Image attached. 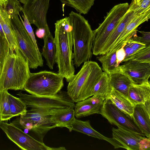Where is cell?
I'll return each instance as SVG.
<instances>
[{
  "label": "cell",
  "instance_id": "cell-1",
  "mask_svg": "<svg viewBox=\"0 0 150 150\" xmlns=\"http://www.w3.org/2000/svg\"><path fill=\"white\" fill-rule=\"evenodd\" d=\"M54 24V41L58 73L69 82L75 74V71L71 28L69 17L57 21Z\"/></svg>",
  "mask_w": 150,
  "mask_h": 150
},
{
  "label": "cell",
  "instance_id": "cell-2",
  "mask_svg": "<svg viewBox=\"0 0 150 150\" xmlns=\"http://www.w3.org/2000/svg\"><path fill=\"white\" fill-rule=\"evenodd\" d=\"M68 17L71 28L74 65L79 67L92 57L93 30L81 14L71 11Z\"/></svg>",
  "mask_w": 150,
  "mask_h": 150
},
{
  "label": "cell",
  "instance_id": "cell-3",
  "mask_svg": "<svg viewBox=\"0 0 150 150\" xmlns=\"http://www.w3.org/2000/svg\"><path fill=\"white\" fill-rule=\"evenodd\" d=\"M30 73L28 61L20 51L9 50L0 74V91L23 90Z\"/></svg>",
  "mask_w": 150,
  "mask_h": 150
},
{
  "label": "cell",
  "instance_id": "cell-4",
  "mask_svg": "<svg viewBox=\"0 0 150 150\" xmlns=\"http://www.w3.org/2000/svg\"><path fill=\"white\" fill-rule=\"evenodd\" d=\"M103 72L96 62L89 60L85 62L80 70L69 82L68 94L76 103L92 96L94 87Z\"/></svg>",
  "mask_w": 150,
  "mask_h": 150
},
{
  "label": "cell",
  "instance_id": "cell-5",
  "mask_svg": "<svg viewBox=\"0 0 150 150\" xmlns=\"http://www.w3.org/2000/svg\"><path fill=\"white\" fill-rule=\"evenodd\" d=\"M66 110L64 108H31L11 123L20 128L32 131L43 142L47 133L57 127L52 120V115Z\"/></svg>",
  "mask_w": 150,
  "mask_h": 150
},
{
  "label": "cell",
  "instance_id": "cell-6",
  "mask_svg": "<svg viewBox=\"0 0 150 150\" xmlns=\"http://www.w3.org/2000/svg\"><path fill=\"white\" fill-rule=\"evenodd\" d=\"M64 78L58 73L46 70L30 73L23 90L35 96H54L63 87Z\"/></svg>",
  "mask_w": 150,
  "mask_h": 150
},
{
  "label": "cell",
  "instance_id": "cell-7",
  "mask_svg": "<svg viewBox=\"0 0 150 150\" xmlns=\"http://www.w3.org/2000/svg\"><path fill=\"white\" fill-rule=\"evenodd\" d=\"M129 6L127 3L115 5L107 13L103 22L93 30V54L99 55L108 37L127 12Z\"/></svg>",
  "mask_w": 150,
  "mask_h": 150
},
{
  "label": "cell",
  "instance_id": "cell-8",
  "mask_svg": "<svg viewBox=\"0 0 150 150\" xmlns=\"http://www.w3.org/2000/svg\"><path fill=\"white\" fill-rule=\"evenodd\" d=\"M11 25L19 50L27 60L30 68L42 67L35 45L18 15L11 18Z\"/></svg>",
  "mask_w": 150,
  "mask_h": 150
},
{
  "label": "cell",
  "instance_id": "cell-9",
  "mask_svg": "<svg viewBox=\"0 0 150 150\" xmlns=\"http://www.w3.org/2000/svg\"><path fill=\"white\" fill-rule=\"evenodd\" d=\"M17 95L27 108H74L75 102L67 92L60 91L50 96H37L24 94L21 91Z\"/></svg>",
  "mask_w": 150,
  "mask_h": 150
},
{
  "label": "cell",
  "instance_id": "cell-10",
  "mask_svg": "<svg viewBox=\"0 0 150 150\" xmlns=\"http://www.w3.org/2000/svg\"><path fill=\"white\" fill-rule=\"evenodd\" d=\"M0 128L8 138L21 149L24 150H63L65 147L54 148L46 145L43 142L35 139L12 123L1 121Z\"/></svg>",
  "mask_w": 150,
  "mask_h": 150
},
{
  "label": "cell",
  "instance_id": "cell-11",
  "mask_svg": "<svg viewBox=\"0 0 150 150\" xmlns=\"http://www.w3.org/2000/svg\"><path fill=\"white\" fill-rule=\"evenodd\" d=\"M100 114L110 123L118 127L145 136L135 124L132 117L117 108L109 98L104 100Z\"/></svg>",
  "mask_w": 150,
  "mask_h": 150
},
{
  "label": "cell",
  "instance_id": "cell-12",
  "mask_svg": "<svg viewBox=\"0 0 150 150\" xmlns=\"http://www.w3.org/2000/svg\"><path fill=\"white\" fill-rule=\"evenodd\" d=\"M50 1L27 0L23 4L22 11L30 24L35 25L38 29L44 30L45 35L51 33L46 19Z\"/></svg>",
  "mask_w": 150,
  "mask_h": 150
},
{
  "label": "cell",
  "instance_id": "cell-13",
  "mask_svg": "<svg viewBox=\"0 0 150 150\" xmlns=\"http://www.w3.org/2000/svg\"><path fill=\"white\" fill-rule=\"evenodd\" d=\"M119 65L118 69L126 75L136 84L149 81L150 63L129 60Z\"/></svg>",
  "mask_w": 150,
  "mask_h": 150
},
{
  "label": "cell",
  "instance_id": "cell-14",
  "mask_svg": "<svg viewBox=\"0 0 150 150\" xmlns=\"http://www.w3.org/2000/svg\"><path fill=\"white\" fill-rule=\"evenodd\" d=\"M150 18V9L145 13L137 15L127 25L124 30L117 38L113 46L107 53L116 52L120 48L129 38L137 36L136 30L137 27Z\"/></svg>",
  "mask_w": 150,
  "mask_h": 150
},
{
  "label": "cell",
  "instance_id": "cell-15",
  "mask_svg": "<svg viewBox=\"0 0 150 150\" xmlns=\"http://www.w3.org/2000/svg\"><path fill=\"white\" fill-rule=\"evenodd\" d=\"M150 100L135 105L131 117L134 122L146 137L150 138Z\"/></svg>",
  "mask_w": 150,
  "mask_h": 150
},
{
  "label": "cell",
  "instance_id": "cell-16",
  "mask_svg": "<svg viewBox=\"0 0 150 150\" xmlns=\"http://www.w3.org/2000/svg\"><path fill=\"white\" fill-rule=\"evenodd\" d=\"M66 127L70 132L72 130L76 131L89 136L106 141L112 145L115 149L124 148L123 145L116 139L106 137L95 130L91 126L89 120L84 121L76 118L72 123Z\"/></svg>",
  "mask_w": 150,
  "mask_h": 150
},
{
  "label": "cell",
  "instance_id": "cell-17",
  "mask_svg": "<svg viewBox=\"0 0 150 150\" xmlns=\"http://www.w3.org/2000/svg\"><path fill=\"white\" fill-rule=\"evenodd\" d=\"M112 138L122 144L128 150H138L140 141L145 136L120 127L112 129Z\"/></svg>",
  "mask_w": 150,
  "mask_h": 150
},
{
  "label": "cell",
  "instance_id": "cell-18",
  "mask_svg": "<svg viewBox=\"0 0 150 150\" xmlns=\"http://www.w3.org/2000/svg\"><path fill=\"white\" fill-rule=\"evenodd\" d=\"M137 15L136 13L128 9L108 37L99 55L105 54L110 50L127 25Z\"/></svg>",
  "mask_w": 150,
  "mask_h": 150
},
{
  "label": "cell",
  "instance_id": "cell-19",
  "mask_svg": "<svg viewBox=\"0 0 150 150\" xmlns=\"http://www.w3.org/2000/svg\"><path fill=\"white\" fill-rule=\"evenodd\" d=\"M6 0H0V23L8 43L11 52L19 50L11 25V18L5 10Z\"/></svg>",
  "mask_w": 150,
  "mask_h": 150
},
{
  "label": "cell",
  "instance_id": "cell-20",
  "mask_svg": "<svg viewBox=\"0 0 150 150\" xmlns=\"http://www.w3.org/2000/svg\"><path fill=\"white\" fill-rule=\"evenodd\" d=\"M150 81L139 84L132 83L130 86L128 97L135 105L144 104L150 100Z\"/></svg>",
  "mask_w": 150,
  "mask_h": 150
},
{
  "label": "cell",
  "instance_id": "cell-21",
  "mask_svg": "<svg viewBox=\"0 0 150 150\" xmlns=\"http://www.w3.org/2000/svg\"><path fill=\"white\" fill-rule=\"evenodd\" d=\"M108 75L111 87L128 97L129 88L133 83L129 78L117 67Z\"/></svg>",
  "mask_w": 150,
  "mask_h": 150
},
{
  "label": "cell",
  "instance_id": "cell-22",
  "mask_svg": "<svg viewBox=\"0 0 150 150\" xmlns=\"http://www.w3.org/2000/svg\"><path fill=\"white\" fill-rule=\"evenodd\" d=\"M108 98L119 109L131 117L135 105L127 96L112 88Z\"/></svg>",
  "mask_w": 150,
  "mask_h": 150
},
{
  "label": "cell",
  "instance_id": "cell-23",
  "mask_svg": "<svg viewBox=\"0 0 150 150\" xmlns=\"http://www.w3.org/2000/svg\"><path fill=\"white\" fill-rule=\"evenodd\" d=\"M44 45L41 53L45 58L46 64L51 69L56 63V48L54 38L51 33L45 35L43 38Z\"/></svg>",
  "mask_w": 150,
  "mask_h": 150
},
{
  "label": "cell",
  "instance_id": "cell-24",
  "mask_svg": "<svg viewBox=\"0 0 150 150\" xmlns=\"http://www.w3.org/2000/svg\"><path fill=\"white\" fill-rule=\"evenodd\" d=\"M51 118L57 127H66L75 119L74 108H69L52 115Z\"/></svg>",
  "mask_w": 150,
  "mask_h": 150
},
{
  "label": "cell",
  "instance_id": "cell-25",
  "mask_svg": "<svg viewBox=\"0 0 150 150\" xmlns=\"http://www.w3.org/2000/svg\"><path fill=\"white\" fill-rule=\"evenodd\" d=\"M112 88L108 75L103 72L99 80L94 87L92 92V96L98 94L104 96L105 99L108 98Z\"/></svg>",
  "mask_w": 150,
  "mask_h": 150
},
{
  "label": "cell",
  "instance_id": "cell-26",
  "mask_svg": "<svg viewBox=\"0 0 150 150\" xmlns=\"http://www.w3.org/2000/svg\"><path fill=\"white\" fill-rule=\"evenodd\" d=\"M100 55L97 58L102 64V69L108 74L119 66L117 63L116 52Z\"/></svg>",
  "mask_w": 150,
  "mask_h": 150
},
{
  "label": "cell",
  "instance_id": "cell-27",
  "mask_svg": "<svg viewBox=\"0 0 150 150\" xmlns=\"http://www.w3.org/2000/svg\"><path fill=\"white\" fill-rule=\"evenodd\" d=\"M102 106L93 105L76 102L74 108V115L77 118L94 114H100Z\"/></svg>",
  "mask_w": 150,
  "mask_h": 150
},
{
  "label": "cell",
  "instance_id": "cell-28",
  "mask_svg": "<svg viewBox=\"0 0 150 150\" xmlns=\"http://www.w3.org/2000/svg\"><path fill=\"white\" fill-rule=\"evenodd\" d=\"M63 4L74 8L80 14H86L94 4L95 0H59Z\"/></svg>",
  "mask_w": 150,
  "mask_h": 150
},
{
  "label": "cell",
  "instance_id": "cell-29",
  "mask_svg": "<svg viewBox=\"0 0 150 150\" xmlns=\"http://www.w3.org/2000/svg\"><path fill=\"white\" fill-rule=\"evenodd\" d=\"M7 96L11 112L13 117L18 116L26 112L27 107L19 98L11 95L8 92Z\"/></svg>",
  "mask_w": 150,
  "mask_h": 150
},
{
  "label": "cell",
  "instance_id": "cell-30",
  "mask_svg": "<svg viewBox=\"0 0 150 150\" xmlns=\"http://www.w3.org/2000/svg\"><path fill=\"white\" fill-rule=\"evenodd\" d=\"M7 90L0 91V117L1 121H7L13 117L8 101Z\"/></svg>",
  "mask_w": 150,
  "mask_h": 150
},
{
  "label": "cell",
  "instance_id": "cell-31",
  "mask_svg": "<svg viewBox=\"0 0 150 150\" xmlns=\"http://www.w3.org/2000/svg\"><path fill=\"white\" fill-rule=\"evenodd\" d=\"M129 60L150 63V45L147 46L132 55L125 58L122 62Z\"/></svg>",
  "mask_w": 150,
  "mask_h": 150
},
{
  "label": "cell",
  "instance_id": "cell-32",
  "mask_svg": "<svg viewBox=\"0 0 150 150\" xmlns=\"http://www.w3.org/2000/svg\"><path fill=\"white\" fill-rule=\"evenodd\" d=\"M5 6L6 13L11 18L19 15L23 8L18 0H6Z\"/></svg>",
  "mask_w": 150,
  "mask_h": 150
},
{
  "label": "cell",
  "instance_id": "cell-33",
  "mask_svg": "<svg viewBox=\"0 0 150 150\" xmlns=\"http://www.w3.org/2000/svg\"><path fill=\"white\" fill-rule=\"evenodd\" d=\"M128 9L137 15L141 14L150 9V0H141L137 5L135 4L132 0Z\"/></svg>",
  "mask_w": 150,
  "mask_h": 150
},
{
  "label": "cell",
  "instance_id": "cell-34",
  "mask_svg": "<svg viewBox=\"0 0 150 150\" xmlns=\"http://www.w3.org/2000/svg\"><path fill=\"white\" fill-rule=\"evenodd\" d=\"M23 13L24 14V16H23V20L22 19L20 16L19 15L21 21L35 45L40 60L41 62L43 63V60L42 57V55L38 46L37 40L36 39L33 29L31 26V24L28 21L25 13Z\"/></svg>",
  "mask_w": 150,
  "mask_h": 150
},
{
  "label": "cell",
  "instance_id": "cell-35",
  "mask_svg": "<svg viewBox=\"0 0 150 150\" xmlns=\"http://www.w3.org/2000/svg\"><path fill=\"white\" fill-rule=\"evenodd\" d=\"M9 51V48L7 40L4 39L0 34V74L4 61Z\"/></svg>",
  "mask_w": 150,
  "mask_h": 150
},
{
  "label": "cell",
  "instance_id": "cell-36",
  "mask_svg": "<svg viewBox=\"0 0 150 150\" xmlns=\"http://www.w3.org/2000/svg\"><path fill=\"white\" fill-rule=\"evenodd\" d=\"M105 98L101 95L96 94L83 100L78 101L80 104H86L93 105L102 106Z\"/></svg>",
  "mask_w": 150,
  "mask_h": 150
},
{
  "label": "cell",
  "instance_id": "cell-37",
  "mask_svg": "<svg viewBox=\"0 0 150 150\" xmlns=\"http://www.w3.org/2000/svg\"><path fill=\"white\" fill-rule=\"evenodd\" d=\"M135 37L129 38L126 42L130 47L134 54L146 46L145 44L136 39Z\"/></svg>",
  "mask_w": 150,
  "mask_h": 150
},
{
  "label": "cell",
  "instance_id": "cell-38",
  "mask_svg": "<svg viewBox=\"0 0 150 150\" xmlns=\"http://www.w3.org/2000/svg\"><path fill=\"white\" fill-rule=\"evenodd\" d=\"M139 31L142 34V36H136L135 37L136 39L145 44L146 46L150 45V32L144 31Z\"/></svg>",
  "mask_w": 150,
  "mask_h": 150
},
{
  "label": "cell",
  "instance_id": "cell-39",
  "mask_svg": "<svg viewBox=\"0 0 150 150\" xmlns=\"http://www.w3.org/2000/svg\"><path fill=\"white\" fill-rule=\"evenodd\" d=\"M125 43L122 47L117 50L116 52V57L117 63L118 66L122 62L125 57V53L124 49V47Z\"/></svg>",
  "mask_w": 150,
  "mask_h": 150
},
{
  "label": "cell",
  "instance_id": "cell-40",
  "mask_svg": "<svg viewBox=\"0 0 150 150\" xmlns=\"http://www.w3.org/2000/svg\"><path fill=\"white\" fill-rule=\"evenodd\" d=\"M150 138L145 137L139 142V150H150Z\"/></svg>",
  "mask_w": 150,
  "mask_h": 150
},
{
  "label": "cell",
  "instance_id": "cell-41",
  "mask_svg": "<svg viewBox=\"0 0 150 150\" xmlns=\"http://www.w3.org/2000/svg\"><path fill=\"white\" fill-rule=\"evenodd\" d=\"M124 49L126 54L125 58L129 57L134 54V52L126 42H125L124 47Z\"/></svg>",
  "mask_w": 150,
  "mask_h": 150
},
{
  "label": "cell",
  "instance_id": "cell-42",
  "mask_svg": "<svg viewBox=\"0 0 150 150\" xmlns=\"http://www.w3.org/2000/svg\"><path fill=\"white\" fill-rule=\"evenodd\" d=\"M35 34L37 37L39 38H43L45 35L44 30L38 29L36 30Z\"/></svg>",
  "mask_w": 150,
  "mask_h": 150
},
{
  "label": "cell",
  "instance_id": "cell-43",
  "mask_svg": "<svg viewBox=\"0 0 150 150\" xmlns=\"http://www.w3.org/2000/svg\"><path fill=\"white\" fill-rule=\"evenodd\" d=\"M141 0H133L135 4L137 5Z\"/></svg>",
  "mask_w": 150,
  "mask_h": 150
},
{
  "label": "cell",
  "instance_id": "cell-44",
  "mask_svg": "<svg viewBox=\"0 0 150 150\" xmlns=\"http://www.w3.org/2000/svg\"><path fill=\"white\" fill-rule=\"evenodd\" d=\"M27 0H19L21 3L24 4Z\"/></svg>",
  "mask_w": 150,
  "mask_h": 150
},
{
  "label": "cell",
  "instance_id": "cell-45",
  "mask_svg": "<svg viewBox=\"0 0 150 150\" xmlns=\"http://www.w3.org/2000/svg\"><path fill=\"white\" fill-rule=\"evenodd\" d=\"M1 118H0V122H1Z\"/></svg>",
  "mask_w": 150,
  "mask_h": 150
}]
</instances>
